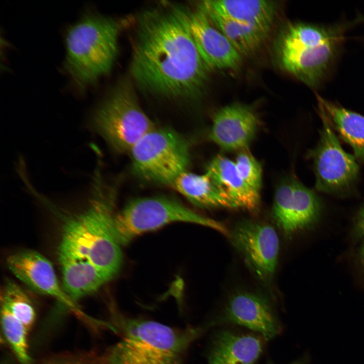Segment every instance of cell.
<instances>
[{"label": "cell", "mask_w": 364, "mask_h": 364, "mask_svg": "<svg viewBox=\"0 0 364 364\" xmlns=\"http://www.w3.org/2000/svg\"><path fill=\"white\" fill-rule=\"evenodd\" d=\"M263 340L254 332L219 330L211 339L207 364H256L262 351Z\"/></svg>", "instance_id": "16"}, {"label": "cell", "mask_w": 364, "mask_h": 364, "mask_svg": "<svg viewBox=\"0 0 364 364\" xmlns=\"http://www.w3.org/2000/svg\"><path fill=\"white\" fill-rule=\"evenodd\" d=\"M320 104L342 138L352 148L355 156L364 160V116L316 96Z\"/></svg>", "instance_id": "22"}, {"label": "cell", "mask_w": 364, "mask_h": 364, "mask_svg": "<svg viewBox=\"0 0 364 364\" xmlns=\"http://www.w3.org/2000/svg\"><path fill=\"white\" fill-rule=\"evenodd\" d=\"M10 270L20 281L36 292L51 296L80 316L92 321L61 287L50 261L39 253L25 250L7 259Z\"/></svg>", "instance_id": "13"}, {"label": "cell", "mask_w": 364, "mask_h": 364, "mask_svg": "<svg viewBox=\"0 0 364 364\" xmlns=\"http://www.w3.org/2000/svg\"><path fill=\"white\" fill-rule=\"evenodd\" d=\"M1 304L5 306L29 331L35 319V311L26 293L16 284L8 281L1 291Z\"/></svg>", "instance_id": "23"}, {"label": "cell", "mask_w": 364, "mask_h": 364, "mask_svg": "<svg viewBox=\"0 0 364 364\" xmlns=\"http://www.w3.org/2000/svg\"><path fill=\"white\" fill-rule=\"evenodd\" d=\"M361 257L363 263H364V242L361 248Z\"/></svg>", "instance_id": "28"}, {"label": "cell", "mask_w": 364, "mask_h": 364, "mask_svg": "<svg viewBox=\"0 0 364 364\" xmlns=\"http://www.w3.org/2000/svg\"><path fill=\"white\" fill-rule=\"evenodd\" d=\"M356 229L359 235L364 236V206L358 215Z\"/></svg>", "instance_id": "27"}, {"label": "cell", "mask_w": 364, "mask_h": 364, "mask_svg": "<svg viewBox=\"0 0 364 364\" xmlns=\"http://www.w3.org/2000/svg\"><path fill=\"white\" fill-rule=\"evenodd\" d=\"M134 173L143 179L172 185L187 171L189 145L169 128H155L142 138L129 151Z\"/></svg>", "instance_id": "8"}, {"label": "cell", "mask_w": 364, "mask_h": 364, "mask_svg": "<svg viewBox=\"0 0 364 364\" xmlns=\"http://www.w3.org/2000/svg\"><path fill=\"white\" fill-rule=\"evenodd\" d=\"M205 173L237 208H241L253 213L258 212L260 206V193L241 178L234 161L217 155L207 165Z\"/></svg>", "instance_id": "17"}, {"label": "cell", "mask_w": 364, "mask_h": 364, "mask_svg": "<svg viewBox=\"0 0 364 364\" xmlns=\"http://www.w3.org/2000/svg\"><path fill=\"white\" fill-rule=\"evenodd\" d=\"M92 122L110 146L119 152H129L142 138L155 128L125 83L114 89L98 108Z\"/></svg>", "instance_id": "7"}, {"label": "cell", "mask_w": 364, "mask_h": 364, "mask_svg": "<svg viewBox=\"0 0 364 364\" xmlns=\"http://www.w3.org/2000/svg\"><path fill=\"white\" fill-rule=\"evenodd\" d=\"M171 186L198 207L237 208L206 173L197 174L186 171L179 175Z\"/></svg>", "instance_id": "20"}, {"label": "cell", "mask_w": 364, "mask_h": 364, "mask_svg": "<svg viewBox=\"0 0 364 364\" xmlns=\"http://www.w3.org/2000/svg\"><path fill=\"white\" fill-rule=\"evenodd\" d=\"M211 326L230 324L247 328L270 340L281 330L279 320L270 302L262 295L249 291H237L229 298L222 313L210 322Z\"/></svg>", "instance_id": "12"}, {"label": "cell", "mask_w": 364, "mask_h": 364, "mask_svg": "<svg viewBox=\"0 0 364 364\" xmlns=\"http://www.w3.org/2000/svg\"><path fill=\"white\" fill-rule=\"evenodd\" d=\"M93 182L89 207L66 221L59 252L88 260L111 279L122 262L120 244L110 225L115 194L103 183L98 168Z\"/></svg>", "instance_id": "3"}, {"label": "cell", "mask_w": 364, "mask_h": 364, "mask_svg": "<svg viewBox=\"0 0 364 364\" xmlns=\"http://www.w3.org/2000/svg\"><path fill=\"white\" fill-rule=\"evenodd\" d=\"M208 69L191 33L185 8L169 5L142 14L131 64L140 85L164 95L190 97L202 89Z\"/></svg>", "instance_id": "1"}, {"label": "cell", "mask_w": 364, "mask_h": 364, "mask_svg": "<svg viewBox=\"0 0 364 364\" xmlns=\"http://www.w3.org/2000/svg\"><path fill=\"white\" fill-rule=\"evenodd\" d=\"M63 288L74 302L97 291L110 279L88 260L59 252Z\"/></svg>", "instance_id": "18"}, {"label": "cell", "mask_w": 364, "mask_h": 364, "mask_svg": "<svg viewBox=\"0 0 364 364\" xmlns=\"http://www.w3.org/2000/svg\"><path fill=\"white\" fill-rule=\"evenodd\" d=\"M42 364H99V359L85 356H64L47 360Z\"/></svg>", "instance_id": "26"}, {"label": "cell", "mask_w": 364, "mask_h": 364, "mask_svg": "<svg viewBox=\"0 0 364 364\" xmlns=\"http://www.w3.org/2000/svg\"><path fill=\"white\" fill-rule=\"evenodd\" d=\"M199 5L213 24L224 35L241 56L254 53L268 32L269 30L259 27L224 17L209 8L203 2Z\"/></svg>", "instance_id": "21"}, {"label": "cell", "mask_w": 364, "mask_h": 364, "mask_svg": "<svg viewBox=\"0 0 364 364\" xmlns=\"http://www.w3.org/2000/svg\"><path fill=\"white\" fill-rule=\"evenodd\" d=\"M203 2L224 17L268 30L277 10L275 2L270 1L210 0Z\"/></svg>", "instance_id": "19"}, {"label": "cell", "mask_w": 364, "mask_h": 364, "mask_svg": "<svg viewBox=\"0 0 364 364\" xmlns=\"http://www.w3.org/2000/svg\"><path fill=\"white\" fill-rule=\"evenodd\" d=\"M323 126L316 148L311 151L315 174V186L320 191L336 193L348 189L358 175L359 167L353 156L341 146L332 124L318 104Z\"/></svg>", "instance_id": "9"}, {"label": "cell", "mask_w": 364, "mask_h": 364, "mask_svg": "<svg viewBox=\"0 0 364 364\" xmlns=\"http://www.w3.org/2000/svg\"><path fill=\"white\" fill-rule=\"evenodd\" d=\"M186 12L191 33L207 67L216 69L238 68L242 56L201 7L199 5L194 10L186 9Z\"/></svg>", "instance_id": "14"}, {"label": "cell", "mask_w": 364, "mask_h": 364, "mask_svg": "<svg viewBox=\"0 0 364 364\" xmlns=\"http://www.w3.org/2000/svg\"><path fill=\"white\" fill-rule=\"evenodd\" d=\"M120 28L117 21L93 14L69 28L65 68L78 90H84L110 70Z\"/></svg>", "instance_id": "4"}, {"label": "cell", "mask_w": 364, "mask_h": 364, "mask_svg": "<svg viewBox=\"0 0 364 364\" xmlns=\"http://www.w3.org/2000/svg\"><path fill=\"white\" fill-rule=\"evenodd\" d=\"M258 125V117L250 106L234 103L215 113L209 138L224 150L241 151L247 148Z\"/></svg>", "instance_id": "15"}, {"label": "cell", "mask_w": 364, "mask_h": 364, "mask_svg": "<svg viewBox=\"0 0 364 364\" xmlns=\"http://www.w3.org/2000/svg\"><path fill=\"white\" fill-rule=\"evenodd\" d=\"M247 265L261 281L269 282L274 275L279 251V240L271 225L245 219L238 222L229 236Z\"/></svg>", "instance_id": "10"}, {"label": "cell", "mask_w": 364, "mask_h": 364, "mask_svg": "<svg viewBox=\"0 0 364 364\" xmlns=\"http://www.w3.org/2000/svg\"><path fill=\"white\" fill-rule=\"evenodd\" d=\"M343 36L339 28L305 23L290 24L278 43L280 64L288 73L311 87L330 71Z\"/></svg>", "instance_id": "5"}, {"label": "cell", "mask_w": 364, "mask_h": 364, "mask_svg": "<svg viewBox=\"0 0 364 364\" xmlns=\"http://www.w3.org/2000/svg\"><path fill=\"white\" fill-rule=\"evenodd\" d=\"M234 162L244 181L259 192L262 185V169L257 159L246 148L241 150Z\"/></svg>", "instance_id": "25"}, {"label": "cell", "mask_w": 364, "mask_h": 364, "mask_svg": "<svg viewBox=\"0 0 364 364\" xmlns=\"http://www.w3.org/2000/svg\"><path fill=\"white\" fill-rule=\"evenodd\" d=\"M320 208L317 195L296 178L290 177L277 187L272 216L283 233L288 237L313 222Z\"/></svg>", "instance_id": "11"}, {"label": "cell", "mask_w": 364, "mask_h": 364, "mask_svg": "<svg viewBox=\"0 0 364 364\" xmlns=\"http://www.w3.org/2000/svg\"><path fill=\"white\" fill-rule=\"evenodd\" d=\"M183 221L209 227L229 236L221 222L202 216L177 200L165 196L140 198L128 203L111 220L112 233L120 244L171 222Z\"/></svg>", "instance_id": "6"}, {"label": "cell", "mask_w": 364, "mask_h": 364, "mask_svg": "<svg viewBox=\"0 0 364 364\" xmlns=\"http://www.w3.org/2000/svg\"><path fill=\"white\" fill-rule=\"evenodd\" d=\"M1 324L5 336L22 364H30L27 342L28 331L4 305L1 304Z\"/></svg>", "instance_id": "24"}, {"label": "cell", "mask_w": 364, "mask_h": 364, "mask_svg": "<svg viewBox=\"0 0 364 364\" xmlns=\"http://www.w3.org/2000/svg\"><path fill=\"white\" fill-rule=\"evenodd\" d=\"M120 340L99 358V364H182L193 343L209 327H171L150 320L117 315Z\"/></svg>", "instance_id": "2"}, {"label": "cell", "mask_w": 364, "mask_h": 364, "mask_svg": "<svg viewBox=\"0 0 364 364\" xmlns=\"http://www.w3.org/2000/svg\"><path fill=\"white\" fill-rule=\"evenodd\" d=\"M290 364H305L303 359L295 361Z\"/></svg>", "instance_id": "29"}]
</instances>
